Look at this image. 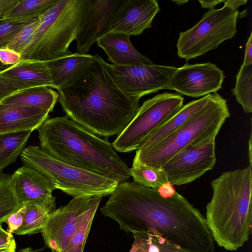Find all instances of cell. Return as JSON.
<instances>
[{
  "label": "cell",
  "mask_w": 252,
  "mask_h": 252,
  "mask_svg": "<svg viewBox=\"0 0 252 252\" xmlns=\"http://www.w3.org/2000/svg\"><path fill=\"white\" fill-rule=\"evenodd\" d=\"M32 130L0 133V171L15 162Z\"/></svg>",
  "instance_id": "603a6c76"
},
{
  "label": "cell",
  "mask_w": 252,
  "mask_h": 252,
  "mask_svg": "<svg viewBox=\"0 0 252 252\" xmlns=\"http://www.w3.org/2000/svg\"><path fill=\"white\" fill-rule=\"evenodd\" d=\"M59 94L47 87L19 91L4 98L0 103L42 108L51 112L58 99Z\"/></svg>",
  "instance_id": "7402d4cb"
},
{
  "label": "cell",
  "mask_w": 252,
  "mask_h": 252,
  "mask_svg": "<svg viewBox=\"0 0 252 252\" xmlns=\"http://www.w3.org/2000/svg\"><path fill=\"white\" fill-rule=\"evenodd\" d=\"M98 54L80 77L58 89L66 116L95 134L107 138L118 135L132 120L139 99L126 95Z\"/></svg>",
  "instance_id": "7a4b0ae2"
},
{
  "label": "cell",
  "mask_w": 252,
  "mask_h": 252,
  "mask_svg": "<svg viewBox=\"0 0 252 252\" xmlns=\"http://www.w3.org/2000/svg\"><path fill=\"white\" fill-rule=\"evenodd\" d=\"M232 92L243 111L252 112V65L242 64L236 76V83Z\"/></svg>",
  "instance_id": "4316f807"
},
{
  "label": "cell",
  "mask_w": 252,
  "mask_h": 252,
  "mask_svg": "<svg viewBox=\"0 0 252 252\" xmlns=\"http://www.w3.org/2000/svg\"><path fill=\"white\" fill-rule=\"evenodd\" d=\"M159 11L156 0H121L112 19L111 32L140 35L152 27Z\"/></svg>",
  "instance_id": "2e32d148"
},
{
  "label": "cell",
  "mask_w": 252,
  "mask_h": 252,
  "mask_svg": "<svg viewBox=\"0 0 252 252\" xmlns=\"http://www.w3.org/2000/svg\"><path fill=\"white\" fill-rule=\"evenodd\" d=\"M41 22V16L26 26L7 44L6 48L21 55L32 40Z\"/></svg>",
  "instance_id": "f546056e"
},
{
  "label": "cell",
  "mask_w": 252,
  "mask_h": 252,
  "mask_svg": "<svg viewBox=\"0 0 252 252\" xmlns=\"http://www.w3.org/2000/svg\"><path fill=\"white\" fill-rule=\"evenodd\" d=\"M109 73L127 96L141 97L162 89L170 90L172 76L177 68L153 65H117L106 63Z\"/></svg>",
  "instance_id": "8fae6325"
},
{
  "label": "cell",
  "mask_w": 252,
  "mask_h": 252,
  "mask_svg": "<svg viewBox=\"0 0 252 252\" xmlns=\"http://www.w3.org/2000/svg\"><path fill=\"white\" fill-rule=\"evenodd\" d=\"M21 59L20 54L7 48L0 49V61L4 64L12 65Z\"/></svg>",
  "instance_id": "d6a6232c"
},
{
  "label": "cell",
  "mask_w": 252,
  "mask_h": 252,
  "mask_svg": "<svg viewBox=\"0 0 252 252\" xmlns=\"http://www.w3.org/2000/svg\"><path fill=\"white\" fill-rule=\"evenodd\" d=\"M94 56L73 53L69 51L58 58L45 62L53 86L57 90L66 87L77 80L92 63Z\"/></svg>",
  "instance_id": "d6986e66"
},
{
  "label": "cell",
  "mask_w": 252,
  "mask_h": 252,
  "mask_svg": "<svg viewBox=\"0 0 252 252\" xmlns=\"http://www.w3.org/2000/svg\"><path fill=\"white\" fill-rule=\"evenodd\" d=\"M132 233L134 241L129 252H188L153 231Z\"/></svg>",
  "instance_id": "cb8c5ba5"
},
{
  "label": "cell",
  "mask_w": 252,
  "mask_h": 252,
  "mask_svg": "<svg viewBox=\"0 0 252 252\" xmlns=\"http://www.w3.org/2000/svg\"><path fill=\"white\" fill-rule=\"evenodd\" d=\"M174 2H176L178 5H182L185 3L187 2L188 0H173Z\"/></svg>",
  "instance_id": "b9f144b4"
},
{
  "label": "cell",
  "mask_w": 252,
  "mask_h": 252,
  "mask_svg": "<svg viewBox=\"0 0 252 252\" xmlns=\"http://www.w3.org/2000/svg\"><path fill=\"white\" fill-rule=\"evenodd\" d=\"M245 66L252 65V32H251L246 45L245 53L243 63Z\"/></svg>",
  "instance_id": "d590c367"
},
{
  "label": "cell",
  "mask_w": 252,
  "mask_h": 252,
  "mask_svg": "<svg viewBox=\"0 0 252 252\" xmlns=\"http://www.w3.org/2000/svg\"><path fill=\"white\" fill-rule=\"evenodd\" d=\"M40 147L66 163L120 183L131 177L129 168L112 144L66 116L46 119L37 129Z\"/></svg>",
  "instance_id": "3957f363"
},
{
  "label": "cell",
  "mask_w": 252,
  "mask_h": 252,
  "mask_svg": "<svg viewBox=\"0 0 252 252\" xmlns=\"http://www.w3.org/2000/svg\"><path fill=\"white\" fill-rule=\"evenodd\" d=\"M36 19L12 21L1 19L0 20V49L6 48L7 44L16 35Z\"/></svg>",
  "instance_id": "4dcf8cb0"
},
{
  "label": "cell",
  "mask_w": 252,
  "mask_h": 252,
  "mask_svg": "<svg viewBox=\"0 0 252 252\" xmlns=\"http://www.w3.org/2000/svg\"><path fill=\"white\" fill-rule=\"evenodd\" d=\"M59 0H19L2 18L5 20H25L37 18L45 14Z\"/></svg>",
  "instance_id": "d4e9b609"
},
{
  "label": "cell",
  "mask_w": 252,
  "mask_h": 252,
  "mask_svg": "<svg viewBox=\"0 0 252 252\" xmlns=\"http://www.w3.org/2000/svg\"><path fill=\"white\" fill-rule=\"evenodd\" d=\"M18 91L10 81L0 75V103L6 97Z\"/></svg>",
  "instance_id": "e575fe53"
},
{
  "label": "cell",
  "mask_w": 252,
  "mask_h": 252,
  "mask_svg": "<svg viewBox=\"0 0 252 252\" xmlns=\"http://www.w3.org/2000/svg\"><path fill=\"white\" fill-rule=\"evenodd\" d=\"M16 248L12 234L4 230L0 224V252H15Z\"/></svg>",
  "instance_id": "1f68e13d"
},
{
  "label": "cell",
  "mask_w": 252,
  "mask_h": 252,
  "mask_svg": "<svg viewBox=\"0 0 252 252\" xmlns=\"http://www.w3.org/2000/svg\"><path fill=\"white\" fill-rule=\"evenodd\" d=\"M100 211L126 233L151 230L188 252H214L204 216L177 191L165 196L126 181L119 184Z\"/></svg>",
  "instance_id": "6da1fadb"
},
{
  "label": "cell",
  "mask_w": 252,
  "mask_h": 252,
  "mask_svg": "<svg viewBox=\"0 0 252 252\" xmlns=\"http://www.w3.org/2000/svg\"><path fill=\"white\" fill-rule=\"evenodd\" d=\"M101 198H73L66 205L49 214L41 233L52 252H62L84 225L94 218Z\"/></svg>",
  "instance_id": "30bf717a"
},
{
  "label": "cell",
  "mask_w": 252,
  "mask_h": 252,
  "mask_svg": "<svg viewBox=\"0 0 252 252\" xmlns=\"http://www.w3.org/2000/svg\"><path fill=\"white\" fill-rule=\"evenodd\" d=\"M0 75L21 91L37 87L53 88L50 73L44 62L20 61L0 72Z\"/></svg>",
  "instance_id": "ffe728a7"
},
{
  "label": "cell",
  "mask_w": 252,
  "mask_h": 252,
  "mask_svg": "<svg viewBox=\"0 0 252 252\" xmlns=\"http://www.w3.org/2000/svg\"><path fill=\"white\" fill-rule=\"evenodd\" d=\"M88 0H59L45 14L20 61L47 62L67 53L75 40Z\"/></svg>",
  "instance_id": "8992f818"
},
{
  "label": "cell",
  "mask_w": 252,
  "mask_h": 252,
  "mask_svg": "<svg viewBox=\"0 0 252 252\" xmlns=\"http://www.w3.org/2000/svg\"><path fill=\"white\" fill-rule=\"evenodd\" d=\"M215 139L183 150L161 167L170 184L181 186L190 183L206 172L216 163Z\"/></svg>",
  "instance_id": "7c38bea8"
},
{
  "label": "cell",
  "mask_w": 252,
  "mask_h": 252,
  "mask_svg": "<svg viewBox=\"0 0 252 252\" xmlns=\"http://www.w3.org/2000/svg\"><path fill=\"white\" fill-rule=\"evenodd\" d=\"M205 220L214 241L238 250L252 233V166L222 172L211 182Z\"/></svg>",
  "instance_id": "277c9868"
},
{
  "label": "cell",
  "mask_w": 252,
  "mask_h": 252,
  "mask_svg": "<svg viewBox=\"0 0 252 252\" xmlns=\"http://www.w3.org/2000/svg\"><path fill=\"white\" fill-rule=\"evenodd\" d=\"M212 94L183 105L181 109L141 143L138 151L150 150L177 130L192 116L203 109L210 100Z\"/></svg>",
  "instance_id": "44dd1931"
},
{
  "label": "cell",
  "mask_w": 252,
  "mask_h": 252,
  "mask_svg": "<svg viewBox=\"0 0 252 252\" xmlns=\"http://www.w3.org/2000/svg\"><path fill=\"white\" fill-rule=\"evenodd\" d=\"M220 9H212L191 29L180 33L177 42V55L187 61L217 48L237 32L238 8L242 0H224Z\"/></svg>",
  "instance_id": "ba28073f"
},
{
  "label": "cell",
  "mask_w": 252,
  "mask_h": 252,
  "mask_svg": "<svg viewBox=\"0 0 252 252\" xmlns=\"http://www.w3.org/2000/svg\"><path fill=\"white\" fill-rule=\"evenodd\" d=\"M20 209L10 215L5 221L8 226L7 232L10 233H14L22 224L23 216Z\"/></svg>",
  "instance_id": "836d02e7"
},
{
  "label": "cell",
  "mask_w": 252,
  "mask_h": 252,
  "mask_svg": "<svg viewBox=\"0 0 252 252\" xmlns=\"http://www.w3.org/2000/svg\"><path fill=\"white\" fill-rule=\"evenodd\" d=\"M49 113L40 108L0 103V133L37 129Z\"/></svg>",
  "instance_id": "ac0fdd59"
},
{
  "label": "cell",
  "mask_w": 252,
  "mask_h": 252,
  "mask_svg": "<svg viewBox=\"0 0 252 252\" xmlns=\"http://www.w3.org/2000/svg\"><path fill=\"white\" fill-rule=\"evenodd\" d=\"M134 182L144 187L158 190L169 183L161 168H157L139 163H132L129 168Z\"/></svg>",
  "instance_id": "484cf974"
},
{
  "label": "cell",
  "mask_w": 252,
  "mask_h": 252,
  "mask_svg": "<svg viewBox=\"0 0 252 252\" xmlns=\"http://www.w3.org/2000/svg\"><path fill=\"white\" fill-rule=\"evenodd\" d=\"M96 43L104 50L113 64H154L152 61L135 48L130 41V36L126 33L110 32L99 38Z\"/></svg>",
  "instance_id": "e0dca14e"
},
{
  "label": "cell",
  "mask_w": 252,
  "mask_h": 252,
  "mask_svg": "<svg viewBox=\"0 0 252 252\" xmlns=\"http://www.w3.org/2000/svg\"><path fill=\"white\" fill-rule=\"evenodd\" d=\"M121 0H88L75 40L76 53L87 54L93 45L111 32L113 18Z\"/></svg>",
  "instance_id": "9a60e30c"
},
{
  "label": "cell",
  "mask_w": 252,
  "mask_h": 252,
  "mask_svg": "<svg viewBox=\"0 0 252 252\" xmlns=\"http://www.w3.org/2000/svg\"><path fill=\"white\" fill-rule=\"evenodd\" d=\"M224 77L223 71L211 63L186 64L173 74L170 90L189 96H204L220 89Z\"/></svg>",
  "instance_id": "4fadbf2b"
},
{
  "label": "cell",
  "mask_w": 252,
  "mask_h": 252,
  "mask_svg": "<svg viewBox=\"0 0 252 252\" xmlns=\"http://www.w3.org/2000/svg\"><path fill=\"white\" fill-rule=\"evenodd\" d=\"M180 95L164 93L144 101L134 117L112 143L118 152L137 150L151 133L176 114L183 106Z\"/></svg>",
  "instance_id": "9c48e42d"
},
{
  "label": "cell",
  "mask_w": 252,
  "mask_h": 252,
  "mask_svg": "<svg viewBox=\"0 0 252 252\" xmlns=\"http://www.w3.org/2000/svg\"><path fill=\"white\" fill-rule=\"evenodd\" d=\"M198 1L200 3L202 8L212 9L217 4L223 2L224 0H199Z\"/></svg>",
  "instance_id": "74e56055"
},
{
  "label": "cell",
  "mask_w": 252,
  "mask_h": 252,
  "mask_svg": "<svg viewBox=\"0 0 252 252\" xmlns=\"http://www.w3.org/2000/svg\"><path fill=\"white\" fill-rule=\"evenodd\" d=\"M15 252H34V251L31 248H26L21 249Z\"/></svg>",
  "instance_id": "60d3db41"
},
{
  "label": "cell",
  "mask_w": 252,
  "mask_h": 252,
  "mask_svg": "<svg viewBox=\"0 0 252 252\" xmlns=\"http://www.w3.org/2000/svg\"><path fill=\"white\" fill-rule=\"evenodd\" d=\"M12 65H5L4 64H3L0 61V72L3 71V70H5V69L8 68L9 67H10Z\"/></svg>",
  "instance_id": "ab89813d"
},
{
  "label": "cell",
  "mask_w": 252,
  "mask_h": 252,
  "mask_svg": "<svg viewBox=\"0 0 252 252\" xmlns=\"http://www.w3.org/2000/svg\"><path fill=\"white\" fill-rule=\"evenodd\" d=\"M16 195L21 206L32 204L49 214L55 210V188L51 182L38 171L24 165L12 175Z\"/></svg>",
  "instance_id": "5bb4252c"
},
{
  "label": "cell",
  "mask_w": 252,
  "mask_h": 252,
  "mask_svg": "<svg viewBox=\"0 0 252 252\" xmlns=\"http://www.w3.org/2000/svg\"><path fill=\"white\" fill-rule=\"evenodd\" d=\"M20 158L24 165L38 171L47 177L55 189L73 198L108 196L119 184L111 178L60 160L40 146L25 148Z\"/></svg>",
  "instance_id": "52a82bcc"
},
{
  "label": "cell",
  "mask_w": 252,
  "mask_h": 252,
  "mask_svg": "<svg viewBox=\"0 0 252 252\" xmlns=\"http://www.w3.org/2000/svg\"><path fill=\"white\" fill-rule=\"evenodd\" d=\"M19 1V0H0V20Z\"/></svg>",
  "instance_id": "8d00e7d4"
},
{
  "label": "cell",
  "mask_w": 252,
  "mask_h": 252,
  "mask_svg": "<svg viewBox=\"0 0 252 252\" xmlns=\"http://www.w3.org/2000/svg\"><path fill=\"white\" fill-rule=\"evenodd\" d=\"M21 226L14 233L17 235H31L41 232L46 223L49 214L31 204L22 206Z\"/></svg>",
  "instance_id": "83f0119b"
},
{
  "label": "cell",
  "mask_w": 252,
  "mask_h": 252,
  "mask_svg": "<svg viewBox=\"0 0 252 252\" xmlns=\"http://www.w3.org/2000/svg\"><path fill=\"white\" fill-rule=\"evenodd\" d=\"M22 207L15 193L12 175L0 172V224Z\"/></svg>",
  "instance_id": "f1b7e54d"
},
{
  "label": "cell",
  "mask_w": 252,
  "mask_h": 252,
  "mask_svg": "<svg viewBox=\"0 0 252 252\" xmlns=\"http://www.w3.org/2000/svg\"><path fill=\"white\" fill-rule=\"evenodd\" d=\"M229 116L226 100L214 93L203 109L170 136L150 150L136 151L133 163L161 168L183 150L216 139Z\"/></svg>",
  "instance_id": "5b68a950"
},
{
  "label": "cell",
  "mask_w": 252,
  "mask_h": 252,
  "mask_svg": "<svg viewBox=\"0 0 252 252\" xmlns=\"http://www.w3.org/2000/svg\"><path fill=\"white\" fill-rule=\"evenodd\" d=\"M252 133H251L248 144V159L249 160V165L251 166H252Z\"/></svg>",
  "instance_id": "f35d334b"
}]
</instances>
